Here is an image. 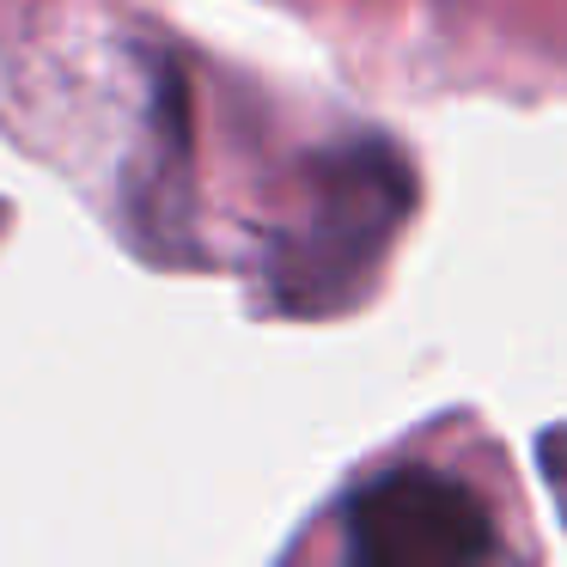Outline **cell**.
Returning <instances> with one entry per match:
<instances>
[{
	"mask_svg": "<svg viewBox=\"0 0 567 567\" xmlns=\"http://www.w3.org/2000/svg\"><path fill=\"white\" fill-rule=\"evenodd\" d=\"M409 165L384 141H354L311 165L306 226L275 257V287L293 311H336L360 275L391 250L409 214Z\"/></svg>",
	"mask_w": 567,
	"mask_h": 567,
	"instance_id": "obj_1",
	"label": "cell"
},
{
	"mask_svg": "<svg viewBox=\"0 0 567 567\" xmlns=\"http://www.w3.org/2000/svg\"><path fill=\"white\" fill-rule=\"evenodd\" d=\"M348 549L367 567H470L494 549V525L464 482L391 470L348 501Z\"/></svg>",
	"mask_w": 567,
	"mask_h": 567,
	"instance_id": "obj_2",
	"label": "cell"
}]
</instances>
